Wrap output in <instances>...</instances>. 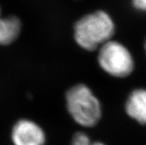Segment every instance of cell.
<instances>
[{
    "instance_id": "5b68a950",
    "label": "cell",
    "mask_w": 146,
    "mask_h": 145,
    "mask_svg": "<svg viewBox=\"0 0 146 145\" xmlns=\"http://www.w3.org/2000/svg\"><path fill=\"white\" fill-rule=\"evenodd\" d=\"M125 112L140 124H146V89L133 90L125 102Z\"/></svg>"
},
{
    "instance_id": "ba28073f",
    "label": "cell",
    "mask_w": 146,
    "mask_h": 145,
    "mask_svg": "<svg viewBox=\"0 0 146 145\" xmlns=\"http://www.w3.org/2000/svg\"><path fill=\"white\" fill-rule=\"evenodd\" d=\"M131 5L136 11L146 12V0H131Z\"/></svg>"
},
{
    "instance_id": "7a4b0ae2",
    "label": "cell",
    "mask_w": 146,
    "mask_h": 145,
    "mask_svg": "<svg viewBox=\"0 0 146 145\" xmlns=\"http://www.w3.org/2000/svg\"><path fill=\"white\" fill-rule=\"evenodd\" d=\"M67 109L73 119L82 127H94L102 116L101 103L87 85L79 84L65 95Z\"/></svg>"
},
{
    "instance_id": "8992f818",
    "label": "cell",
    "mask_w": 146,
    "mask_h": 145,
    "mask_svg": "<svg viewBox=\"0 0 146 145\" xmlns=\"http://www.w3.org/2000/svg\"><path fill=\"white\" fill-rule=\"evenodd\" d=\"M22 29L20 19L16 16L1 17L0 10V44H9L19 36Z\"/></svg>"
},
{
    "instance_id": "52a82bcc",
    "label": "cell",
    "mask_w": 146,
    "mask_h": 145,
    "mask_svg": "<svg viewBox=\"0 0 146 145\" xmlns=\"http://www.w3.org/2000/svg\"><path fill=\"white\" fill-rule=\"evenodd\" d=\"M71 145H106L100 142H94L84 132H76L73 137Z\"/></svg>"
},
{
    "instance_id": "3957f363",
    "label": "cell",
    "mask_w": 146,
    "mask_h": 145,
    "mask_svg": "<svg viewBox=\"0 0 146 145\" xmlns=\"http://www.w3.org/2000/svg\"><path fill=\"white\" fill-rule=\"evenodd\" d=\"M98 63L108 74L125 78L134 69V60L129 50L122 43L110 40L100 48Z\"/></svg>"
},
{
    "instance_id": "277c9868",
    "label": "cell",
    "mask_w": 146,
    "mask_h": 145,
    "mask_svg": "<svg viewBox=\"0 0 146 145\" xmlns=\"http://www.w3.org/2000/svg\"><path fill=\"white\" fill-rule=\"evenodd\" d=\"M11 138L14 145H44L46 141L42 128L34 121L25 119L15 124Z\"/></svg>"
},
{
    "instance_id": "9c48e42d",
    "label": "cell",
    "mask_w": 146,
    "mask_h": 145,
    "mask_svg": "<svg viewBox=\"0 0 146 145\" xmlns=\"http://www.w3.org/2000/svg\"><path fill=\"white\" fill-rule=\"evenodd\" d=\"M145 52H146V41H145Z\"/></svg>"
},
{
    "instance_id": "6da1fadb",
    "label": "cell",
    "mask_w": 146,
    "mask_h": 145,
    "mask_svg": "<svg viewBox=\"0 0 146 145\" xmlns=\"http://www.w3.org/2000/svg\"><path fill=\"white\" fill-rule=\"evenodd\" d=\"M114 33L113 19L102 10L85 15L75 23L74 28L76 42L88 51L94 50L111 40Z\"/></svg>"
}]
</instances>
